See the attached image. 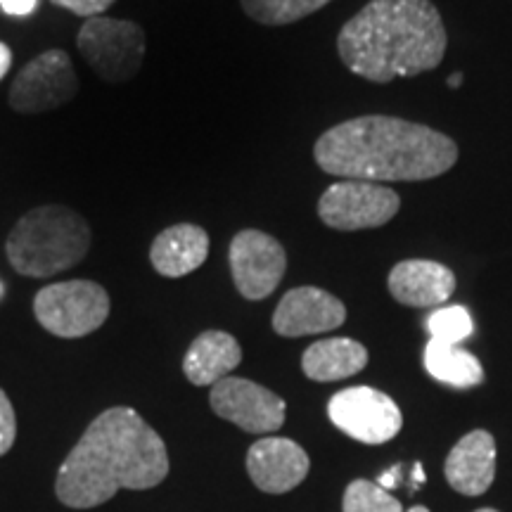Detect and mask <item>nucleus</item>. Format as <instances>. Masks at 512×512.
Returning a JSON list of instances; mask_svg holds the SVG:
<instances>
[{
  "label": "nucleus",
  "mask_w": 512,
  "mask_h": 512,
  "mask_svg": "<svg viewBox=\"0 0 512 512\" xmlns=\"http://www.w3.org/2000/svg\"><path fill=\"white\" fill-rule=\"evenodd\" d=\"M166 475L164 439L133 408L114 406L88 425L64 458L55 491L64 505L86 510L107 503L119 489H152Z\"/></svg>",
  "instance_id": "obj_1"
},
{
  "label": "nucleus",
  "mask_w": 512,
  "mask_h": 512,
  "mask_svg": "<svg viewBox=\"0 0 512 512\" xmlns=\"http://www.w3.org/2000/svg\"><path fill=\"white\" fill-rule=\"evenodd\" d=\"M313 157L325 174L349 181H427L453 169L458 145L425 124L373 114L325 131Z\"/></svg>",
  "instance_id": "obj_2"
},
{
  "label": "nucleus",
  "mask_w": 512,
  "mask_h": 512,
  "mask_svg": "<svg viewBox=\"0 0 512 512\" xmlns=\"http://www.w3.org/2000/svg\"><path fill=\"white\" fill-rule=\"evenodd\" d=\"M446 46L444 22L430 0H370L337 36L349 72L373 83L437 69Z\"/></svg>",
  "instance_id": "obj_3"
},
{
  "label": "nucleus",
  "mask_w": 512,
  "mask_h": 512,
  "mask_svg": "<svg viewBox=\"0 0 512 512\" xmlns=\"http://www.w3.org/2000/svg\"><path fill=\"white\" fill-rule=\"evenodd\" d=\"M91 242V226L79 211L64 204H43L12 226L5 256L24 278H50L79 266Z\"/></svg>",
  "instance_id": "obj_4"
},
{
  "label": "nucleus",
  "mask_w": 512,
  "mask_h": 512,
  "mask_svg": "<svg viewBox=\"0 0 512 512\" xmlns=\"http://www.w3.org/2000/svg\"><path fill=\"white\" fill-rule=\"evenodd\" d=\"M110 294L93 280L46 285L34 297V316L41 328L62 339H79L105 325Z\"/></svg>",
  "instance_id": "obj_5"
},
{
  "label": "nucleus",
  "mask_w": 512,
  "mask_h": 512,
  "mask_svg": "<svg viewBox=\"0 0 512 512\" xmlns=\"http://www.w3.org/2000/svg\"><path fill=\"white\" fill-rule=\"evenodd\" d=\"M76 46L100 79L126 83L143 67L147 38L140 24L102 15L83 22Z\"/></svg>",
  "instance_id": "obj_6"
},
{
  "label": "nucleus",
  "mask_w": 512,
  "mask_h": 512,
  "mask_svg": "<svg viewBox=\"0 0 512 512\" xmlns=\"http://www.w3.org/2000/svg\"><path fill=\"white\" fill-rule=\"evenodd\" d=\"M399 195L387 185L342 178L332 183L318 200V216L335 230L380 228L399 214Z\"/></svg>",
  "instance_id": "obj_7"
},
{
  "label": "nucleus",
  "mask_w": 512,
  "mask_h": 512,
  "mask_svg": "<svg viewBox=\"0 0 512 512\" xmlns=\"http://www.w3.org/2000/svg\"><path fill=\"white\" fill-rule=\"evenodd\" d=\"M79 93L72 57L53 48L41 53L19 69L12 81L8 102L19 114H41L67 105Z\"/></svg>",
  "instance_id": "obj_8"
},
{
  "label": "nucleus",
  "mask_w": 512,
  "mask_h": 512,
  "mask_svg": "<svg viewBox=\"0 0 512 512\" xmlns=\"http://www.w3.org/2000/svg\"><path fill=\"white\" fill-rule=\"evenodd\" d=\"M332 425L363 444H384L403 427V415L392 396L373 387H349L328 403Z\"/></svg>",
  "instance_id": "obj_9"
},
{
  "label": "nucleus",
  "mask_w": 512,
  "mask_h": 512,
  "mask_svg": "<svg viewBox=\"0 0 512 512\" xmlns=\"http://www.w3.org/2000/svg\"><path fill=\"white\" fill-rule=\"evenodd\" d=\"M228 264L242 297L249 302H261L278 290L287 271V254L273 235L247 228L230 242Z\"/></svg>",
  "instance_id": "obj_10"
},
{
  "label": "nucleus",
  "mask_w": 512,
  "mask_h": 512,
  "mask_svg": "<svg viewBox=\"0 0 512 512\" xmlns=\"http://www.w3.org/2000/svg\"><path fill=\"white\" fill-rule=\"evenodd\" d=\"M209 403L219 418L249 434H268L285 425V401L245 377H223L211 387Z\"/></svg>",
  "instance_id": "obj_11"
},
{
  "label": "nucleus",
  "mask_w": 512,
  "mask_h": 512,
  "mask_svg": "<svg viewBox=\"0 0 512 512\" xmlns=\"http://www.w3.org/2000/svg\"><path fill=\"white\" fill-rule=\"evenodd\" d=\"M347 320V306L320 287H294L285 292L273 313V330L280 337H306L337 330Z\"/></svg>",
  "instance_id": "obj_12"
},
{
  "label": "nucleus",
  "mask_w": 512,
  "mask_h": 512,
  "mask_svg": "<svg viewBox=\"0 0 512 512\" xmlns=\"http://www.w3.org/2000/svg\"><path fill=\"white\" fill-rule=\"evenodd\" d=\"M309 453L297 441L266 437L252 444L247 453V472L266 494H287L309 475Z\"/></svg>",
  "instance_id": "obj_13"
},
{
  "label": "nucleus",
  "mask_w": 512,
  "mask_h": 512,
  "mask_svg": "<svg viewBox=\"0 0 512 512\" xmlns=\"http://www.w3.org/2000/svg\"><path fill=\"white\" fill-rule=\"evenodd\" d=\"M389 294L403 306L430 309L448 302L456 292V273L439 261L408 259L401 261L389 273Z\"/></svg>",
  "instance_id": "obj_14"
},
{
  "label": "nucleus",
  "mask_w": 512,
  "mask_h": 512,
  "mask_svg": "<svg viewBox=\"0 0 512 512\" xmlns=\"http://www.w3.org/2000/svg\"><path fill=\"white\" fill-rule=\"evenodd\" d=\"M446 479L463 496H482L496 479V441L486 430L465 434L446 458Z\"/></svg>",
  "instance_id": "obj_15"
},
{
  "label": "nucleus",
  "mask_w": 512,
  "mask_h": 512,
  "mask_svg": "<svg viewBox=\"0 0 512 512\" xmlns=\"http://www.w3.org/2000/svg\"><path fill=\"white\" fill-rule=\"evenodd\" d=\"M209 256V235L197 223H176L162 230L150 247V264L164 278H185Z\"/></svg>",
  "instance_id": "obj_16"
},
{
  "label": "nucleus",
  "mask_w": 512,
  "mask_h": 512,
  "mask_svg": "<svg viewBox=\"0 0 512 512\" xmlns=\"http://www.w3.org/2000/svg\"><path fill=\"white\" fill-rule=\"evenodd\" d=\"M242 361L238 339L228 332L207 330L197 335L183 358V373L195 387H214Z\"/></svg>",
  "instance_id": "obj_17"
},
{
  "label": "nucleus",
  "mask_w": 512,
  "mask_h": 512,
  "mask_svg": "<svg viewBox=\"0 0 512 512\" xmlns=\"http://www.w3.org/2000/svg\"><path fill=\"white\" fill-rule=\"evenodd\" d=\"M368 366V349L349 337L313 342L302 356L304 375L313 382H337L361 373Z\"/></svg>",
  "instance_id": "obj_18"
},
{
  "label": "nucleus",
  "mask_w": 512,
  "mask_h": 512,
  "mask_svg": "<svg viewBox=\"0 0 512 512\" xmlns=\"http://www.w3.org/2000/svg\"><path fill=\"white\" fill-rule=\"evenodd\" d=\"M425 368L434 380L456 389H470L484 382V368L470 351L458 344H446L430 339L425 347Z\"/></svg>",
  "instance_id": "obj_19"
},
{
  "label": "nucleus",
  "mask_w": 512,
  "mask_h": 512,
  "mask_svg": "<svg viewBox=\"0 0 512 512\" xmlns=\"http://www.w3.org/2000/svg\"><path fill=\"white\" fill-rule=\"evenodd\" d=\"M242 10L254 22L268 24V27H280V24H292L318 12L330 3V0H240Z\"/></svg>",
  "instance_id": "obj_20"
},
{
  "label": "nucleus",
  "mask_w": 512,
  "mask_h": 512,
  "mask_svg": "<svg viewBox=\"0 0 512 512\" xmlns=\"http://www.w3.org/2000/svg\"><path fill=\"white\" fill-rule=\"evenodd\" d=\"M425 328L432 339H439V342L446 344H460L472 335L475 323H472L470 311L465 306H444V309L432 311L427 316Z\"/></svg>",
  "instance_id": "obj_21"
},
{
  "label": "nucleus",
  "mask_w": 512,
  "mask_h": 512,
  "mask_svg": "<svg viewBox=\"0 0 512 512\" xmlns=\"http://www.w3.org/2000/svg\"><path fill=\"white\" fill-rule=\"evenodd\" d=\"M344 512H403V508L380 484L356 479L344 494Z\"/></svg>",
  "instance_id": "obj_22"
},
{
  "label": "nucleus",
  "mask_w": 512,
  "mask_h": 512,
  "mask_svg": "<svg viewBox=\"0 0 512 512\" xmlns=\"http://www.w3.org/2000/svg\"><path fill=\"white\" fill-rule=\"evenodd\" d=\"M17 437V418H15V408L8 399V394L0 389V456L10 451L12 444H15Z\"/></svg>",
  "instance_id": "obj_23"
},
{
  "label": "nucleus",
  "mask_w": 512,
  "mask_h": 512,
  "mask_svg": "<svg viewBox=\"0 0 512 512\" xmlns=\"http://www.w3.org/2000/svg\"><path fill=\"white\" fill-rule=\"evenodd\" d=\"M50 3L57 5V8H64L79 17H102V12L112 8L117 0H50Z\"/></svg>",
  "instance_id": "obj_24"
},
{
  "label": "nucleus",
  "mask_w": 512,
  "mask_h": 512,
  "mask_svg": "<svg viewBox=\"0 0 512 512\" xmlns=\"http://www.w3.org/2000/svg\"><path fill=\"white\" fill-rule=\"evenodd\" d=\"M38 0H0V8H3L8 15H29L34 12Z\"/></svg>",
  "instance_id": "obj_25"
},
{
  "label": "nucleus",
  "mask_w": 512,
  "mask_h": 512,
  "mask_svg": "<svg viewBox=\"0 0 512 512\" xmlns=\"http://www.w3.org/2000/svg\"><path fill=\"white\" fill-rule=\"evenodd\" d=\"M10 67H12V50L5 46V43H0V81L5 79V74H8Z\"/></svg>",
  "instance_id": "obj_26"
},
{
  "label": "nucleus",
  "mask_w": 512,
  "mask_h": 512,
  "mask_svg": "<svg viewBox=\"0 0 512 512\" xmlns=\"http://www.w3.org/2000/svg\"><path fill=\"white\" fill-rule=\"evenodd\" d=\"M446 83H448V88H458L460 83H463V74H460V72L451 74V76H448V79H446Z\"/></svg>",
  "instance_id": "obj_27"
},
{
  "label": "nucleus",
  "mask_w": 512,
  "mask_h": 512,
  "mask_svg": "<svg viewBox=\"0 0 512 512\" xmlns=\"http://www.w3.org/2000/svg\"><path fill=\"white\" fill-rule=\"evenodd\" d=\"M403 512H430L425 508V505H415V508H411V510H403Z\"/></svg>",
  "instance_id": "obj_28"
},
{
  "label": "nucleus",
  "mask_w": 512,
  "mask_h": 512,
  "mask_svg": "<svg viewBox=\"0 0 512 512\" xmlns=\"http://www.w3.org/2000/svg\"><path fill=\"white\" fill-rule=\"evenodd\" d=\"M475 512H498V510H494V508H482V510H475Z\"/></svg>",
  "instance_id": "obj_29"
},
{
  "label": "nucleus",
  "mask_w": 512,
  "mask_h": 512,
  "mask_svg": "<svg viewBox=\"0 0 512 512\" xmlns=\"http://www.w3.org/2000/svg\"><path fill=\"white\" fill-rule=\"evenodd\" d=\"M0 294H3V285H0Z\"/></svg>",
  "instance_id": "obj_30"
}]
</instances>
